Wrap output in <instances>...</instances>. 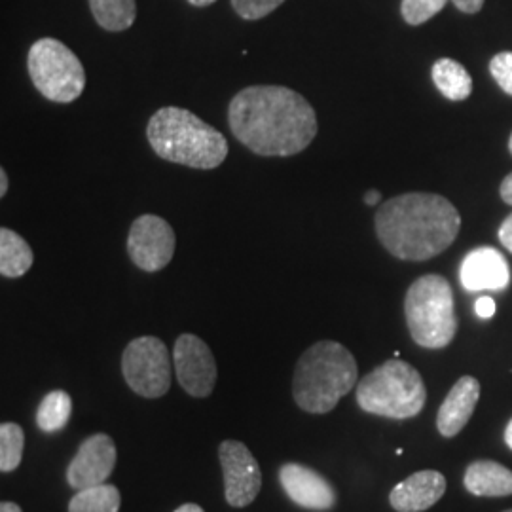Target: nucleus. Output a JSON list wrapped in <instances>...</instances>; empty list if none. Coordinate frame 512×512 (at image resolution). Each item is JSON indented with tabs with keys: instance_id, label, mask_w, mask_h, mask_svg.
I'll list each match as a JSON object with an SVG mask.
<instances>
[{
	"instance_id": "1",
	"label": "nucleus",
	"mask_w": 512,
	"mask_h": 512,
	"mask_svg": "<svg viewBox=\"0 0 512 512\" xmlns=\"http://www.w3.org/2000/svg\"><path fill=\"white\" fill-rule=\"evenodd\" d=\"M228 124L241 145L264 158L296 156L317 135L308 99L285 86H249L236 93Z\"/></svg>"
},
{
	"instance_id": "2",
	"label": "nucleus",
	"mask_w": 512,
	"mask_h": 512,
	"mask_svg": "<svg viewBox=\"0 0 512 512\" xmlns=\"http://www.w3.org/2000/svg\"><path fill=\"white\" fill-rule=\"evenodd\" d=\"M374 224L378 239L391 255L423 262L444 253L456 241L461 217L442 196L410 192L385 202Z\"/></svg>"
},
{
	"instance_id": "3",
	"label": "nucleus",
	"mask_w": 512,
	"mask_h": 512,
	"mask_svg": "<svg viewBox=\"0 0 512 512\" xmlns=\"http://www.w3.org/2000/svg\"><path fill=\"white\" fill-rule=\"evenodd\" d=\"M359 366L348 348L321 340L302 353L293 376L296 406L308 414H329L353 391Z\"/></svg>"
},
{
	"instance_id": "4",
	"label": "nucleus",
	"mask_w": 512,
	"mask_h": 512,
	"mask_svg": "<svg viewBox=\"0 0 512 512\" xmlns=\"http://www.w3.org/2000/svg\"><path fill=\"white\" fill-rule=\"evenodd\" d=\"M147 137L162 160L192 169H215L228 156V141L219 129L179 107L154 112L148 122Z\"/></svg>"
},
{
	"instance_id": "5",
	"label": "nucleus",
	"mask_w": 512,
	"mask_h": 512,
	"mask_svg": "<svg viewBox=\"0 0 512 512\" xmlns=\"http://www.w3.org/2000/svg\"><path fill=\"white\" fill-rule=\"evenodd\" d=\"M355 399L366 414L410 420L427 401V389L420 372L401 359H389L357 384Z\"/></svg>"
},
{
	"instance_id": "6",
	"label": "nucleus",
	"mask_w": 512,
	"mask_h": 512,
	"mask_svg": "<svg viewBox=\"0 0 512 512\" xmlns=\"http://www.w3.org/2000/svg\"><path fill=\"white\" fill-rule=\"evenodd\" d=\"M404 315L412 340L421 348H446L456 338L459 323L454 291L442 275H423L410 285Z\"/></svg>"
},
{
	"instance_id": "7",
	"label": "nucleus",
	"mask_w": 512,
	"mask_h": 512,
	"mask_svg": "<svg viewBox=\"0 0 512 512\" xmlns=\"http://www.w3.org/2000/svg\"><path fill=\"white\" fill-rule=\"evenodd\" d=\"M27 69L38 92L54 103H73L86 88L84 65L55 38H40L31 46Z\"/></svg>"
},
{
	"instance_id": "8",
	"label": "nucleus",
	"mask_w": 512,
	"mask_h": 512,
	"mask_svg": "<svg viewBox=\"0 0 512 512\" xmlns=\"http://www.w3.org/2000/svg\"><path fill=\"white\" fill-rule=\"evenodd\" d=\"M122 374L133 393L145 399H160L171 387V357L156 336L131 340L122 355Z\"/></svg>"
},
{
	"instance_id": "9",
	"label": "nucleus",
	"mask_w": 512,
	"mask_h": 512,
	"mask_svg": "<svg viewBox=\"0 0 512 512\" xmlns=\"http://www.w3.org/2000/svg\"><path fill=\"white\" fill-rule=\"evenodd\" d=\"M177 238L171 224L156 215H141L129 228L128 253L133 264L148 272H160L175 255Z\"/></svg>"
},
{
	"instance_id": "10",
	"label": "nucleus",
	"mask_w": 512,
	"mask_h": 512,
	"mask_svg": "<svg viewBox=\"0 0 512 512\" xmlns=\"http://www.w3.org/2000/svg\"><path fill=\"white\" fill-rule=\"evenodd\" d=\"M224 475V497L234 509L251 505L262 488V471L251 450L239 440H224L219 446Z\"/></svg>"
},
{
	"instance_id": "11",
	"label": "nucleus",
	"mask_w": 512,
	"mask_h": 512,
	"mask_svg": "<svg viewBox=\"0 0 512 512\" xmlns=\"http://www.w3.org/2000/svg\"><path fill=\"white\" fill-rule=\"evenodd\" d=\"M175 374L190 397L205 399L217 384V361L211 348L196 334H181L173 349Z\"/></svg>"
},
{
	"instance_id": "12",
	"label": "nucleus",
	"mask_w": 512,
	"mask_h": 512,
	"mask_svg": "<svg viewBox=\"0 0 512 512\" xmlns=\"http://www.w3.org/2000/svg\"><path fill=\"white\" fill-rule=\"evenodd\" d=\"M116 444L107 433L84 440L67 467V482L73 490L105 484L116 467Z\"/></svg>"
},
{
	"instance_id": "13",
	"label": "nucleus",
	"mask_w": 512,
	"mask_h": 512,
	"mask_svg": "<svg viewBox=\"0 0 512 512\" xmlns=\"http://www.w3.org/2000/svg\"><path fill=\"white\" fill-rule=\"evenodd\" d=\"M279 482L294 505L306 511H330L336 505L338 495L329 480L302 463H285Z\"/></svg>"
},
{
	"instance_id": "14",
	"label": "nucleus",
	"mask_w": 512,
	"mask_h": 512,
	"mask_svg": "<svg viewBox=\"0 0 512 512\" xmlns=\"http://www.w3.org/2000/svg\"><path fill=\"white\" fill-rule=\"evenodd\" d=\"M459 279L469 293L505 291L511 283V268L494 247H478L463 258Z\"/></svg>"
},
{
	"instance_id": "15",
	"label": "nucleus",
	"mask_w": 512,
	"mask_h": 512,
	"mask_svg": "<svg viewBox=\"0 0 512 512\" xmlns=\"http://www.w3.org/2000/svg\"><path fill=\"white\" fill-rule=\"evenodd\" d=\"M444 492V475L439 471H418L391 490L389 503L397 512H423L437 505Z\"/></svg>"
},
{
	"instance_id": "16",
	"label": "nucleus",
	"mask_w": 512,
	"mask_h": 512,
	"mask_svg": "<svg viewBox=\"0 0 512 512\" xmlns=\"http://www.w3.org/2000/svg\"><path fill=\"white\" fill-rule=\"evenodd\" d=\"M480 399V382L473 376H461L444 403L440 404L437 414V429L446 439H454L475 414L476 404Z\"/></svg>"
},
{
	"instance_id": "17",
	"label": "nucleus",
	"mask_w": 512,
	"mask_h": 512,
	"mask_svg": "<svg viewBox=\"0 0 512 512\" xmlns=\"http://www.w3.org/2000/svg\"><path fill=\"white\" fill-rule=\"evenodd\" d=\"M463 484L476 497H505L512 495V471L492 459H478L467 467Z\"/></svg>"
},
{
	"instance_id": "18",
	"label": "nucleus",
	"mask_w": 512,
	"mask_h": 512,
	"mask_svg": "<svg viewBox=\"0 0 512 512\" xmlns=\"http://www.w3.org/2000/svg\"><path fill=\"white\" fill-rule=\"evenodd\" d=\"M31 245L10 228L0 230V274L8 279L23 277L33 266Z\"/></svg>"
},
{
	"instance_id": "19",
	"label": "nucleus",
	"mask_w": 512,
	"mask_h": 512,
	"mask_svg": "<svg viewBox=\"0 0 512 512\" xmlns=\"http://www.w3.org/2000/svg\"><path fill=\"white\" fill-rule=\"evenodd\" d=\"M433 82L446 99L465 101L473 93V78L469 71L450 57H442L433 65Z\"/></svg>"
},
{
	"instance_id": "20",
	"label": "nucleus",
	"mask_w": 512,
	"mask_h": 512,
	"mask_svg": "<svg viewBox=\"0 0 512 512\" xmlns=\"http://www.w3.org/2000/svg\"><path fill=\"white\" fill-rule=\"evenodd\" d=\"M73 416V399L67 391L54 389L38 404L37 425L42 433H59Z\"/></svg>"
},
{
	"instance_id": "21",
	"label": "nucleus",
	"mask_w": 512,
	"mask_h": 512,
	"mask_svg": "<svg viewBox=\"0 0 512 512\" xmlns=\"http://www.w3.org/2000/svg\"><path fill=\"white\" fill-rule=\"evenodd\" d=\"M93 18L110 33L126 31L137 18L135 0H90Z\"/></svg>"
},
{
	"instance_id": "22",
	"label": "nucleus",
	"mask_w": 512,
	"mask_h": 512,
	"mask_svg": "<svg viewBox=\"0 0 512 512\" xmlns=\"http://www.w3.org/2000/svg\"><path fill=\"white\" fill-rule=\"evenodd\" d=\"M120 505V490L112 484H99L78 490V494L69 501V512H118Z\"/></svg>"
},
{
	"instance_id": "23",
	"label": "nucleus",
	"mask_w": 512,
	"mask_h": 512,
	"mask_svg": "<svg viewBox=\"0 0 512 512\" xmlns=\"http://www.w3.org/2000/svg\"><path fill=\"white\" fill-rule=\"evenodd\" d=\"M25 435L18 423L4 421L0 425V471L12 473L21 465Z\"/></svg>"
},
{
	"instance_id": "24",
	"label": "nucleus",
	"mask_w": 512,
	"mask_h": 512,
	"mask_svg": "<svg viewBox=\"0 0 512 512\" xmlns=\"http://www.w3.org/2000/svg\"><path fill=\"white\" fill-rule=\"evenodd\" d=\"M448 0H403L401 14L408 25H423L425 21L435 18Z\"/></svg>"
},
{
	"instance_id": "25",
	"label": "nucleus",
	"mask_w": 512,
	"mask_h": 512,
	"mask_svg": "<svg viewBox=\"0 0 512 512\" xmlns=\"http://www.w3.org/2000/svg\"><path fill=\"white\" fill-rule=\"evenodd\" d=\"M283 2L285 0H232V6L239 18L256 21L272 14Z\"/></svg>"
},
{
	"instance_id": "26",
	"label": "nucleus",
	"mask_w": 512,
	"mask_h": 512,
	"mask_svg": "<svg viewBox=\"0 0 512 512\" xmlns=\"http://www.w3.org/2000/svg\"><path fill=\"white\" fill-rule=\"evenodd\" d=\"M490 73L499 88L512 97V52H501L490 61Z\"/></svg>"
},
{
	"instance_id": "27",
	"label": "nucleus",
	"mask_w": 512,
	"mask_h": 512,
	"mask_svg": "<svg viewBox=\"0 0 512 512\" xmlns=\"http://www.w3.org/2000/svg\"><path fill=\"white\" fill-rule=\"evenodd\" d=\"M475 311L480 319H492L495 315V311H497V304H495L494 298L482 296V298L476 300Z\"/></svg>"
},
{
	"instance_id": "28",
	"label": "nucleus",
	"mask_w": 512,
	"mask_h": 512,
	"mask_svg": "<svg viewBox=\"0 0 512 512\" xmlns=\"http://www.w3.org/2000/svg\"><path fill=\"white\" fill-rule=\"evenodd\" d=\"M499 241H501V245H503L507 251H511L512 253V213L507 219L503 220V224H501V228H499Z\"/></svg>"
},
{
	"instance_id": "29",
	"label": "nucleus",
	"mask_w": 512,
	"mask_h": 512,
	"mask_svg": "<svg viewBox=\"0 0 512 512\" xmlns=\"http://www.w3.org/2000/svg\"><path fill=\"white\" fill-rule=\"evenodd\" d=\"M456 8L465 14H476L484 6V0H452Z\"/></svg>"
},
{
	"instance_id": "30",
	"label": "nucleus",
	"mask_w": 512,
	"mask_h": 512,
	"mask_svg": "<svg viewBox=\"0 0 512 512\" xmlns=\"http://www.w3.org/2000/svg\"><path fill=\"white\" fill-rule=\"evenodd\" d=\"M499 194H501L503 202L507 203V205H512V173L503 179L501 188H499Z\"/></svg>"
},
{
	"instance_id": "31",
	"label": "nucleus",
	"mask_w": 512,
	"mask_h": 512,
	"mask_svg": "<svg viewBox=\"0 0 512 512\" xmlns=\"http://www.w3.org/2000/svg\"><path fill=\"white\" fill-rule=\"evenodd\" d=\"M382 200V194H380V190H368L365 194V203L366 205H378Z\"/></svg>"
},
{
	"instance_id": "32",
	"label": "nucleus",
	"mask_w": 512,
	"mask_h": 512,
	"mask_svg": "<svg viewBox=\"0 0 512 512\" xmlns=\"http://www.w3.org/2000/svg\"><path fill=\"white\" fill-rule=\"evenodd\" d=\"M8 173H6V169H0V198H4L6 196V192H8Z\"/></svg>"
},
{
	"instance_id": "33",
	"label": "nucleus",
	"mask_w": 512,
	"mask_h": 512,
	"mask_svg": "<svg viewBox=\"0 0 512 512\" xmlns=\"http://www.w3.org/2000/svg\"><path fill=\"white\" fill-rule=\"evenodd\" d=\"M0 512H23L18 503H12V501H2L0 503Z\"/></svg>"
},
{
	"instance_id": "34",
	"label": "nucleus",
	"mask_w": 512,
	"mask_h": 512,
	"mask_svg": "<svg viewBox=\"0 0 512 512\" xmlns=\"http://www.w3.org/2000/svg\"><path fill=\"white\" fill-rule=\"evenodd\" d=\"M175 512H205L203 511L202 507L200 505H196V503H184V505H181L179 509Z\"/></svg>"
},
{
	"instance_id": "35",
	"label": "nucleus",
	"mask_w": 512,
	"mask_h": 512,
	"mask_svg": "<svg viewBox=\"0 0 512 512\" xmlns=\"http://www.w3.org/2000/svg\"><path fill=\"white\" fill-rule=\"evenodd\" d=\"M505 444L512 450V420L505 427Z\"/></svg>"
},
{
	"instance_id": "36",
	"label": "nucleus",
	"mask_w": 512,
	"mask_h": 512,
	"mask_svg": "<svg viewBox=\"0 0 512 512\" xmlns=\"http://www.w3.org/2000/svg\"><path fill=\"white\" fill-rule=\"evenodd\" d=\"M192 6H198V8H203V6H209V4H213V2H217V0H188Z\"/></svg>"
},
{
	"instance_id": "37",
	"label": "nucleus",
	"mask_w": 512,
	"mask_h": 512,
	"mask_svg": "<svg viewBox=\"0 0 512 512\" xmlns=\"http://www.w3.org/2000/svg\"><path fill=\"white\" fill-rule=\"evenodd\" d=\"M509 150H511V154H512V135H511V139H509Z\"/></svg>"
},
{
	"instance_id": "38",
	"label": "nucleus",
	"mask_w": 512,
	"mask_h": 512,
	"mask_svg": "<svg viewBox=\"0 0 512 512\" xmlns=\"http://www.w3.org/2000/svg\"><path fill=\"white\" fill-rule=\"evenodd\" d=\"M505 512H512V509H511V511H505Z\"/></svg>"
}]
</instances>
